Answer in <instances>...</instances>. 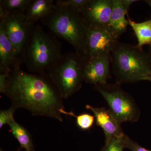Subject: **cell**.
I'll list each match as a JSON object with an SVG mask.
<instances>
[{
  "instance_id": "cell-4",
  "label": "cell",
  "mask_w": 151,
  "mask_h": 151,
  "mask_svg": "<svg viewBox=\"0 0 151 151\" xmlns=\"http://www.w3.org/2000/svg\"><path fill=\"white\" fill-rule=\"evenodd\" d=\"M57 36L66 40L84 57L86 44V25L81 14L70 8L57 5L41 20Z\"/></svg>"
},
{
  "instance_id": "cell-13",
  "label": "cell",
  "mask_w": 151,
  "mask_h": 151,
  "mask_svg": "<svg viewBox=\"0 0 151 151\" xmlns=\"http://www.w3.org/2000/svg\"><path fill=\"white\" fill-rule=\"evenodd\" d=\"M55 6L53 0H31L25 14L28 21L35 24L46 17Z\"/></svg>"
},
{
  "instance_id": "cell-21",
  "label": "cell",
  "mask_w": 151,
  "mask_h": 151,
  "mask_svg": "<svg viewBox=\"0 0 151 151\" xmlns=\"http://www.w3.org/2000/svg\"><path fill=\"white\" fill-rule=\"evenodd\" d=\"M17 110L16 108L12 105L10 108L0 111V129L4 125H8L9 122L14 119V114Z\"/></svg>"
},
{
  "instance_id": "cell-2",
  "label": "cell",
  "mask_w": 151,
  "mask_h": 151,
  "mask_svg": "<svg viewBox=\"0 0 151 151\" xmlns=\"http://www.w3.org/2000/svg\"><path fill=\"white\" fill-rule=\"evenodd\" d=\"M62 55L59 42L40 26L33 25L22 56L29 70L36 74L47 73Z\"/></svg>"
},
{
  "instance_id": "cell-11",
  "label": "cell",
  "mask_w": 151,
  "mask_h": 151,
  "mask_svg": "<svg viewBox=\"0 0 151 151\" xmlns=\"http://www.w3.org/2000/svg\"><path fill=\"white\" fill-rule=\"evenodd\" d=\"M22 59L8 39L0 24V73H9L20 68Z\"/></svg>"
},
{
  "instance_id": "cell-22",
  "label": "cell",
  "mask_w": 151,
  "mask_h": 151,
  "mask_svg": "<svg viewBox=\"0 0 151 151\" xmlns=\"http://www.w3.org/2000/svg\"><path fill=\"white\" fill-rule=\"evenodd\" d=\"M123 141L124 148L129 149L132 151H151L145 148L138 143L134 142L127 135L124 134Z\"/></svg>"
},
{
  "instance_id": "cell-19",
  "label": "cell",
  "mask_w": 151,
  "mask_h": 151,
  "mask_svg": "<svg viewBox=\"0 0 151 151\" xmlns=\"http://www.w3.org/2000/svg\"><path fill=\"white\" fill-rule=\"evenodd\" d=\"M89 0H56L55 4L65 7L70 8L81 13Z\"/></svg>"
},
{
  "instance_id": "cell-12",
  "label": "cell",
  "mask_w": 151,
  "mask_h": 151,
  "mask_svg": "<svg viewBox=\"0 0 151 151\" xmlns=\"http://www.w3.org/2000/svg\"><path fill=\"white\" fill-rule=\"evenodd\" d=\"M86 108L94 114L96 124L104 132L105 141L109 140L113 137L124 136L120 124L110 110L104 108H95L89 105H86Z\"/></svg>"
},
{
  "instance_id": "cell-5",
  "label": "cell",
  "mask_w": 151,
  "mask_h": 151,
  "mask_svg": "<svg viewBox=\"0 0 151 151\" xmlns=\"http://www.w3.org/2000/svg\"><path fill=\"white\" fill-rule=\"evenodd\" d=\"M84 61L75 53L62 55L47 74L63 100H67L80 90L84 81Z\"/></svg>"
},
{
  "instance_id": "cell-8",
  "label": "cell",
  "mask_w": 151,
  "mask_h": 151,
  "mask_svg": "<svg viewBox=\"0 0 151 151\" xmlns=\"http://www.w3.org/2000/svg\"><path fill=\"white\" fill-rule=\"evenodd\" d=\"M0 24L2 25L7 37L22 59L30 30L34 24L28 21L25 13L19 11L7 13L4 18L0 20Z\"/></svg>"
},
{
  "instance_id": "cell-26",
  "label": "cell",
  "mask_w": 151,
  "mask_h": 151,
  "mask_svg": "<svg viewBox=\"0 0 151 151\" xmlns=\"http://www.w3.org/2000/svg\"><path fill=\"white\" fill-rule=\"evenodd\" d=\"M147 81H151V72L150 73V75H149L147 79Z\"/></svg>"
},
{
  "instance_id": "cell-9",
  "label": "cell",
  "mask_w": 151,
  "mask_h": 151,
  "mask_svg": "<svg viewBox=\"0 0 151 151\" xmlns=\"http://www.w3.org/2000/svg\"><path fill=\"white\" fill-rule=\"evenodd\" d=\"M84 62V81L94 86L107 83L110 76L111 55L98 57Z\"/></svg>"
},
{
  "instance_id": "cell-17",
  "label": "cell",
  "mask_w": 151,
  "mask_h": 151,
  "mask_svg": "<svg viewBox=\"0 0 151 151\" xmlns=\"http://www.w3.org/2000/svg\"><path fill=\"white\" fill-rule=\"evenodd\" d=\"M60 113L62 115H68L76 118V125L81 130H89L94 124L95 117L89 113H83L77 116L73 111L67 112L65 110H62Z\"/></svg>"
},
{
  "instance_id": "cell-23",
  "label": "cell",
  "mask_w": 151,
  "mask_h": 151,
  "mask_svg": "<svg viewBox=\"0 0 151 151\" xmlns=\"http://www.w3.org/2000/svg\"><path fill=\"white\" fill-rule=\"evenodd\" d=\"M9 73H0V92L4 94L5 91L7 78Z\"/></svg>"
},
{
  "instance_id": "cell-14",
  "label": "cell",
  "mask_w": 151,
  "mask_h": 151,
  "mask_svg": "<svg viewBox=\"0 0 151 151\" xmlns=\"http://www.w3.org/2000/svg\"><path fill=\"white\" fill-rule=\"evenodd\" d=\"M113 7L110 26L119 37L127 31L129 22L125 17L127 12L122 0H112Z\"/></svg>"
},
{
  "instance_id": "cell-6",
  "label": "cell",
  "mask_w": 151,
  "mask_h": 151,
  "mask_svg": "<svg viewBox=\"0 0 151 151\" xmlns=\"http://www.w3.org/2000/svg\"><path fill=\"white\" fill-rule=\"evenodd\" d=\"M94 87L107 101L110 111L119 124L135 122L139 120V109L128 93L118 86L107 83Z\"/></svg>"
},
{
  "instance_id": "cell-10",
  "label": "cell",
  "mask_w": 151,
  "mask_h": 151,
  "mask_svg": "<svg viewBox=\"0 0 151 151\" xmlns=\"http://www.w3.org/2000/svg\"><path fill=\"white\" fill-rule=\"evenodd\" d=\"M112 7V0H89L81 14L86 23L110 26Z\"/></svg>"
},
{
  "instance_id": "cell-15",
  "label": "cell",
  "mask_w": 151,
  "mask_h": 151,
  "mask_svg": "<svg viewBox=\"0 0 151 151\" xmlns=\"http://www.w3.org/2000/svg\"><path fill=\"white\" fill-rule=\"evenodd\" d=\"M8 125L12 134L19 143L21 149H24L26 151H35L31 135L26 128L18 123L14 119Z\"/></svg>"
},
{
  "instance_id": "cell-1",
  "label": "cell",
  "mask_w": 151,
  "mask_h": 151,
  "mask_svg": "<svg viewBox=\"0 0 151 151\" xmlns=\"http://www.w3.org/2000/svg\"><path fill=\"white\" fill-rule=\"evenodd\" d=\"M6 95L17 108H24L35 116L63 121V99L47 73H27L20 68L9 73Z\"/></svg>"
},
{
  "instance_id": "cell-7",
  "label": "cell",
  "mask_w": 151,
  "mask_h": 151,
  "mask_svg": "<svg viewBox=\"0 0 151 151\" xmlns=\"http://www.w3.org/2000/svg\"><path fill=\"white\" fill-rule=\"evenodd\" d=\"M86 44L84 62L95 58L111 55L120 37L110 26H97L86 23Z\"/></svg>"
},
{
  "instance_id": "cell-28",
  "label": "cell",
  "mask_w": 151,
  "mask_h": 151,
  "mask_svg": "<svg viewBox=\"0 0 151 151\" xmlns=\"http://www.w3.org/2000/svg\"><path fill=\"white\" fill-rule=\"evenodd\" d=\"M0 151H4L3 150H2L1 149V150H0Z\"/></svg>"
},
{
  "instance_id": "cell-25",
  "label": "cell",
  "mask_w": 151,
  "mask_h": 151,
  "mask_svg": "<svg viewBox=\"0 0 151 151\" xmlns=\"http://www.w3.org/2000/svg\"><path fill=\"white\" fill-rule=\"evenodd\" d=\"M145 1L150 6L151 8V0H145Z\"/></svg>"
},
{
  "instance_id": "cell-18",
  "label": "cell",
  "mask_w": 151,
  "mask_h": 151,
  "mask_svg": "<svg viewBox=\"0 0 151 151\" xmlns=\"http://www.w3.org/2000/svg\"><path fill=\"white\" fill-rule=\"evenodd\" d=\"M31 0H1L0 6L6 13L19 11L25 13Z\"/></svg>"
},
{
  "instance_id": "cell-20",
  "label": "cell",
  "mask_w": 151,
  "mask_h": 151,
  "mask_svg": "<svg viewBox=\"0 0 151 151\" xmlns=\"http://www.w3.org/2000/svg\"><path fill=\"white\" fill-rule=\"evenodd\" d=\"M124 135L122 137H113L109 140L105 141V145L100 151H123Z\"/></svg>"
},
{
  "instance_id": "cell-16",
  "label": "cell",
  "mask_w": 151,
  "mask_h": 151,
  "mask_svg": "<svg viewBox=\"0 0 151 151\" xmlns=\"http://www.w3.org/2000/svg\"><path fill=\"white\" fill-rule=\"evenodd\" d=\"M129 25L132 27L137 39V46L142 48L145 45H151V19L140 23H136L128 17Z\"/></svg>"
},
{
  "instance_id": "cell-3",
  "label": "cell",
  "mask_w": 151,
  "mask_h": 151,
  "mask_svg": "<svg viewBox=\"0 0 151 151\" xmlns=\"http://www.w3.org/2000/svg\"><path fill=\"white\" fill-rule=\"evenodd\" d=\"M111 56L113 73L118 83L147 80L151 72V58L142 48L118 42Z\"/></svg>"
},
{
  "instance_id": "cell-24",
  "label": "cell",
  "mask_w": 151,
  "mask_h": 151,
  "mask_svg": "<svg viewBox=\"0 0 151 151\" xmlns=\"http://www.w3.org/2000/svg\"><path fill=\"white\" fill-rule=\"evenodd\" d=\"M122 1L127 12L129 9L130 6L133 3L139 1H137V0H122Z\"/></svg>"
},
{
  "instance_id": "cell-27",
  "label": "cell",
  "mask_w": 151,
  "mask_h": 151,
  "mask_svg": "<svg viewBox=\"0 0 151 151\" xmlns=\"http://www.w3.org/2000/svg\"><path fill=\"white\" fill-rule=\"evenodd\" d=\"M148 53L149 54H150V56L151 58V45H150V47H149Z\"/></svg>"
}]
</instances>
